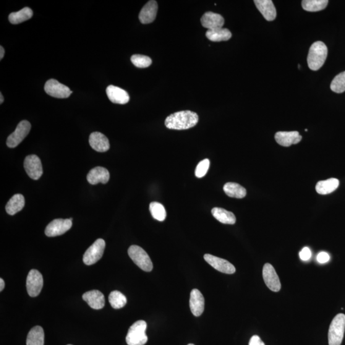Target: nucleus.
<instances>
[{"label": "nucleus", "instance_id": "1", "mask_svg": "<svg viewBox=\"0 0 345 345\" xmlns=\"http://www.w3.org/2000/svg\"><path fill=\"white\" fill-rule=\"evenodd\" d=\"M198 120L199 118L195 112L179 111L166 118L165 125L169 129L186 130L195 127L198 124Z\"/></svg>", "mask_w": 345, "mask_h": 345}, {"label": "nucleus", "instance_id": "2", "mask_svg": "<svg viewBox=\"0 0 345 345\" xmlns=\"http://www.w3.org/2000/svg\"><path fill=\"white\" fill-rule=\"evenodd\" d=\"M328 49L325 44L321 41L313 43L310 47L308 56V64L312 70H318L323 66L328 57Z\"/></svg>", "mask_w": 345, "mask_h": 345}, {"label": "nucleus", "instance_id": "3", "mask_svg": "<svg viewBox=\"0 0 345 345\" xmlns=\"http://www.w3.org/2000/svg\"><path fill=\"white\" fill-rule=\"evenodd\" d=\"M147 324L144 320H138L130 327L126 336L128 345H144L148 341L146 334Z\"/></svg>", "mask_w": 345, "mask_h": 345}, {"label": "nucleus", "instance_id": "4", "mask_svg": "<svg viewBox=\"0 0 345 345\" xmlns=\"http://www.w3.org/2000/svg\"><path fill=\"white\" fill-rule=\"evenodd\" d=\"M345 331V315L339 313L334 318L329 327V345H341Z\"/></svg>", "mask_w": 345, "mask_h": 345}, {"label": "nucleus", "instance_id": "5", "mask_svg": "<svg viewBox=\"0 0 345 345\" xmlns=\"http://www.w3.org/2000/svg\"><path fill=\"white\" fill-rule=\"evenodd\" d=\"M129 257L136 265L145 272H150L153 269V263L148 255L143 248L138 245H131L128 250Z\"/></svg>", "mask_w": 345, "mask_h": 345}, {"label": "nucleus", "instance_id": "6", "mask_svg": "<svg viewBox=\"0 0 345 345\" xmlns=\"http://www.w3.org/2000/svg\"><path fill=\"white\" fill-rule=\"evenodd\" d=\"M106 242L103 239H99L88 248L83 255V262L87 265H91L98 262L103 257L105 250Z\"/></svg>", "mask_w": 345, "mask_h": 345}, {"label": "nucleus", "instance_id": "7", "mask_svg": "<svg viewBox=\"0 0 345 345\" xmlns=\"http://www.w3.org/2000/svg\"><path fill=\"white\" fill-rule=\"evenodd\" d=\"M30 130V123L27 120H23L17 125L15 131L8 137L7 145L9 148L16 147L27 137Z\"/></svg>", "mask_w": 345, "mask_h": 345}, {"label": "nucleus", "instance_id": "8", "mask_svg": "<svg viewBox=\"0 0 345 345\" xmlns=\"http://www.w3.org/2000/svg\"><path fill=\"white\" fill-rule=\"evenodd\" d=\"M72 218L54 219L47 226L45 234L47 236L53 237L64 234L71 228Z\"/></svg>", "mask_w": 345, "mask_h": 345}, {"label": "nucleus", "instance_id": "9", "mask_svg": "<svg viewBox=\"0 0 345 345\" xmlns=\"http://www.w3.org/2000/svg\"><path fill=\"white\" fill-rule=\"evenodd\" d=\"M43 278L40 272L32 269L28 273L27 279V289L30 297L38 296L43 287Z\"/></svg>", "mask_w": 345, "mask_h": 345}, {"label": "nucleus", "instance_id": "10", "mask_svg": "<svg viewBox=\"0 0 345 345\" xmlns=\"http://www.w3.org/2000/svg\"><path fill=\"white\" fill-rule=\"evenodd\" d=\"M44 90L49 95L59 99L69 98L72 93V91L69 87L53 79L49 80L46 82Z\"/></svg>", "mask_w": 345, "mask_h": 345}, {"label": "nucleus", "instance_id": "11", "mask_svg": "<svg viewBox=\"0 0 345 345\" xmlns=\"http://www.w3.org/2000/svg\"><path fill=\"white\" fill-rule=\"evenodd\" d=\"M24 167L28 176L33 180L40 179L43 174L41 159L36 155H30L25 159Z\"/></svg>", "mask_w": 345, "mask_h": 345}, {"label": "nucleus", "instance_id": "12", "mask_svg": "<svg viewBox=\"0 0 345 345\" xmlns=\"http://www.w3.org/2000/svg\"><path fill=\"white\" fill-rule=\"evenodd\" d=\"M263 278L264 282L271 291L278 292L281 289L280 280L275 269L270 263H266L263 266Z\"/></svg>", "mask_w": 345, "mask_h": 345}, {"label": "nucleus", "instance_id": "13", "mask_svg": "<svg viewBox=\"0 0 345 345\" xmlns=\"http://www.w3.org/2000/svg\"><path fill=\"white\" fill-rule=\"evenodd\" d=\"M204 259L209 265L216 270L224 274H232L235 273L236 269L234 265L224 259L215 257L210 254L204 255Z\"/></svg>", "mask_w": 345, "mask_h": 345}, {"label": "nucleus", "instance_id": "14", "mask_svg": "<svg viewBox=\"0 0 345 345\" xmlns=\"http://www.w3.org/2000/svg\"><path fill=\"white\" fill-rule=\"evenodd\" d=\"M189 305L191 313L195 316L202 315L205 308V299L198 289H193L190 292Z\"/></svg>", "mask_w": 345, "mask_h": 345}, {"label": "nucleus", "instance_id": "15", "mask_svg": "<svg viewBox=\"0 0 345 345\" xmlns=\"http://www.w3.org/2000/svg\"><path fill=\"white\" fill-rule=\"evenodd\" d=\"M158 10V3L154 0L149 1L140 11L139 15L140 22L144 25L152 23L156 20Z\"/></svg>", "mask_w": 345, "mask_h": 345}, {"label": "nucleus", "instance_id": "16", "mask_svg": "<svg viewBox=\"0 0 345 345\" xmlns=\"http://www.w3.org/2000/svg\"><path fill=\"white\" fill-rule=\"evenodd\" d=\"M83 299L94 310H101L105 305V298L103 293L99 290H91L85 293Z\"/></svg>", "mask_w": 345, "mask_h": 345}, {"label": "nucleus", "instance_id": "17", "mask_svg": "<svg viewBox=\"0 0 345 345\" xmlns=\"http://www.w3.org/2000/svg\"><path fill=\"white\" fill-rule=\"evenodd\" d=\"M91 147L99 152H105L110 148L108 138L99 132L91 133L89 138Z\"/></svg>", "mask_w": 345, "mask_h": 345}, {"label": "nucleus", "instance_id": "18", "mask_svg": "<svg viewBox=\"0 0 345 345\" xmlns=\"http://www.w3.org/2000/svg\"><path fill=\"white\" fill-rule=\"evenodd\" d=\"M201 25L208 30L223 28L224 20L221 15L212 12H206L201 17Z\"/></svg>", "mask_w": 345, "mask_h": 345}, {"label": "nucleus", "instance_id": "19", "mask_svg": "<svg viewBox=\"0 0 345 345\" xmlns=\"http://www.w3.org/2000/svg\"><path fill=\"white\" fill-rule=\"evenodd\" d=\"M256 6L268 22H273L277 16L276 9L271 0H255Z\"/></svg>", "mask_w": 345, "mask_h": 345}, {"label": "nucleus", "instance_id": "20", "mask_svg": "<svg viewBox=\"0 0 345 345\" xmlns=\"http://www.w3.org/2000/svg\"><path fill=\"white\" fill-rule=\"evenodd\" d=\"M86 178L90 184L96 185L99 183L105 184L108 182L110 175L108 169L103 167L98 166L91 169Z\"/></svg>", "mask_w": 345, "mask_h": 345}, {"label": "nucleus", "instance_id": "21", "mask_svg": "<svg viewBox=\"0 0 345 345\" xmlns=\"http://www.w3.org/2000/svg\"><path fill=\"white\" fill-rule=\"evenodd\" d=\"M275 140L279 145L288 147L299 143L302 140V137L297 131H280L275 135Z\"/></svg>", "mask_w": 345, "mask_h": 345}, {"label": "nucleus", "instance_id": "22", "mask_svg": "<svg viewBox=\"0 0 345 345\" xmlns=\"http://www.w3.org/2000/svg\"><path fill=\"white\" fill-rule=\"evenodd\" d=\"M106 93L112 103L118 104H125L129 101V95L126 91L113 85L109 86L106 89Z\"/></svg>", "mask_w": 345, "mask_h": 345}, {"label": "nucleus", "instance_id": "23", "mask_svg": "<svg viewBox=\"0 0 345 345\" xmlns=\"http://www.w3.org/2000/svg\"><path fill=\"white\" fill-rule=\"evenodd\" d=\"M339 181L337 179H329L319 181L316 185V190L318 194L325 195L330 194L338 189Z\"/></svg>", "mask_w": 345, "mask_h": 345}, {"label": "nucleus", "instance_id": "24", "mask_svg": "<svg viewBox=\"0 0 345 345\" xmlns=\"http://www.w3.org/2000/svg\"><path fill=\"white\" fill-rule=\"evenodd\" d=\"M25 204V198L22 195H15L8 201L5 209L9 215L13 216L22 210Z\"/></svg>", "mask_w": 345, "mask_h": 345}, {"label": "nucleus", "instance_id": "25", "mask_svg": "<svg viewBox=\"0 0 345 345\" xmlns=\"http://www.w3.org/2000/svg\"><path fill=\"white\" fill-rule=\"evenodd\" d=\"M212 214L217 220L221 223L234 224L236 223V218L234 213L222 208L215 207L212 210Z\"/></svg>", "mask_w": 345, "mask_h": 345}, {"label": "nucleus", "instance_id": "26", "mask_svg": "<svg viewBox=\"0 0 345 345\" xmlns=\"http://www.w3.org/2000/svg\"><path fill=\"white\" fill-rule=\"evenodd\" d=\"M223 190L227 196L231 198H241L246 196V189L244 187L235 182H228L224 185Z\"/></svg>", "mask_w": 345, "mask_h": 345}, {"label": "nucleus", "instance_id": "27", "mask_svg": "<svg viewBox=\"0 0 345 345\" xmlns=\"http://www.w3.org/2000/svg\"><path fill=\"white\" fill-rule=\"evenodd\" d=\"M206 36L208 40L213 42L227 41L232 37V33L227 28H217L207 30Z\"/></svg>", "mask_w": 345, "mask_h": 345}, {"label": "nucleus", "instance_id": "28", "mask_svg": "<svg viewBox=\"0 0 345 345\" xmlns=\"http://www.w3.org/2000/svg\"><path fill=\"white\" fill-rule=\"evenodd\" d=\"M44 332L41 326H35L29 332L27 345H44Z\"/></svg>", "mask_w": 345, "mask_h": 345}, {"label": "nucleus", "instance_id": "29", "mask_svg": "<svg viewBox=\"0 0 345 345\" xmlns=\"http://www.w3.org/2000/svg\"><path fill=\"white\" fill-rule=\"evenodd\" d=\"M33 14L32 10L30 8H23L20 11L11 13L9 16V22L12 25L20 24V23L31 19Z\"/></svg>", "mask_w": 345, "mask_h": 345}, {"label": "nucleus", "instance_id": "30", "mask_svg": "<svg viewBox=\"0 0 345 345\" xmlns=\"http://www.w3.org/2000/svg\"><path fill=\"white\" fill-rule=\"evenodd\" d=\"M328 3V0H303L302 6L308 12H315L325 9Z\"/></svg>", "mask_w": 345, "mask_h": 345}, {"label": "nucleus", "instance_id": "31", "mask_svg": "<svg viewBox=\"0 0 345 345\" xmlns=\"http://www.w3.org/2000/svg\"><path fill=\"white\" fill-rule=\"evenodd\" d=\"M109 302L112 308L119 310L124 308L127 304V298L122 293L115 290L109 295Z\"/></svg>", "mask_w": 345, "mask_h": 345}, {"label": "nucleus", "instance_id": "32", "mask_svg": "<svg viewBox=\"0 0 345 345\" xmlns=\"http://www.w3.org/2000/svg\"><path fill=\"white\" fill-rule=\"evenodd\" d=\"M150 211L153 218L159 221H163L166 218V211L161 203L151 202L150 204Z\"/></svg>", "mask_w": 345, "mask_h": 345}, {"label": "nucleus", "instance_id": "33", "mask_svg": "<svg viewBox=\"0 0 345 345\" xmlns=\"http://www.w3.org/2000/svg\"><path fill=\"white\" fill-rule=\"evenodd\" d=\"M331 89L337 93H341L345 91V71L334 78L331 84Z\"/></svg>", "mask_w": 345, "mask_h": 345}, {"label": "nucleus", "instance_id": "34", "mask_svg": "<svg viewBox=\"0 0 345 345\" xmlns=\"http://www.w3.org/2000/svg\"><path fill=\"white\" fill-rule=\"evenodd\" d=\"M130 60H131L135 66L141 68V69L150 66L151 63H152V60L150 57L141 55V54H135L131 57Z\"/></svg>", "mask_w": 345, "mask_h": 345}, {"label": "nucleus", "instance_id": "35", "mask_svg": "<svg viewBox=\"0 0 345 345\" xmlns=\"http://www.w3.org/2000/svg\"><path fill=\"white\" fill-rule=\"evenodd\" d=\"M209 166H210V161L208 159H204V160L200 162V163L197 166V168H196V177L202 178L205 176L208 170Z\"/></svg>", "mask_w": 345, "mask_h": 345}, {"label": "nucleus", "instance_id": "36", "mask_svg": "<svg viewBox=\"0 0 345 345\" xmlns=\"http://www.w3.org/2000/svg\"><path fill=\"white\" fill-rule=\"evenodd\" d=\"M299 256L302 261H308L312 257V252L309 247H305L300 252Z\"/></svg>", "mask_w": 345, "mask_h": 345}, {"label": "nucleus", "instance_id": "37", "mask_svg": "<svg viewBox=\"0 0 345 345\" xmlns=\"http://www.w3.org/2000/svg\"><path fill=\"white\" fill-rule=\"evenodd\" d=\"M316 260H317L318 263H325L330 260V256L329 255L328 253L321 252L317 255Z\"/></svg>", "mask_w": 345, "mask_h": 345}, {"label": "nucleus", "instance_id": "38", "mask_svg": "<svg viewBox=\"0 0 345 345\" xmlns=\"http://www.w3.org/2000/svg\"><path fill=\"white\" fill-rule=\"evenodd\" d=\"M249 345H265L261 340L260 337L255 335L252 337L249 342Z\"/></svg>", "mask_w": 345, "mask_h": 345}, {"label": "nucleus", "instance_id": "39", "mask_svg": "<svg viewBox=\"0 0 345 345\" xmlns=\"http://www.w3.org/2000/svg\"><path fill=\"white\" fill-rule=\"evenodd\" d=\"M4 55H5V49L1 46H0V60H2L3 59H4Z\"/></svg>", "mask_w": 345, "mask_h": 345}, {"label": "nucleus", "instance_id": "40", "mask_svg": "<svg viewBox=\"0 0 345 345\" xmlns=\"http://www.w3.org/2000/svg\"><path fill=\"white\" fill-rule=\"evenodd\" d=\"M5 288V282L2 278L0 279V291H3Z\"/></svg>", "mask_w": 345, "mask_h": 345}, {"label": "nucleus", "instance_id": "41", "mask_svg": "<svg viewBox=\"0 0 345 345\" xmlns=\"http://www.w3.org/2000/svg\"><path fill=\"white\" fill-rule=\"evenodd\" d=\"M4 96H3L2 93H0V104H2L3 103H4Z\"/></svg>", "mask_w": 345, "mask_h": 345}, {"label": "nucleus", "instance_id": "42", "mask_svg": "<svg viewBox=\"0 0 345 345\" xmlns=\"http://www.w3.org/2000/svg\"><path fill=\"white\" fill-rule=\"evenodd\" d=\"M187 345H195V344H187Z\"/></svg>", "mask_w": 345, "mask_h": 345}, {"label": "nucleus", "instance_id": "43", "mask_svg": "<svg viewBox=\"0 0 345 345\" xmlns=\"http://www.w3.org/2000/svg\"><path fill=\"white\" fill-rule=\"evenodd\" d=\"M68 345H72V344H68Z\"/></svg>", "mask_w": 345, "mask_h": 345}]
</instances>
